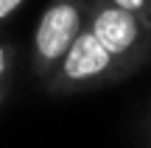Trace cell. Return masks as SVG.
Returning a JSON list of instances; mask_svg holds the SVG:
<instances>
[{
  "mask_svg": "<svg viewBox=\"0 0 151 148\" xmlns=\"http://www.w3.org/2000/svg\"><path fill=\"white\" fill-rule=\"evenodd\" d=\"M87 31L109 50L123 76H132L151 56V25L109 0H87Z\"/></svg>",
  "mask_w": 151,
  "mask_h": 148,
  "instance_id": "obj_1",
  "label": "cell"
},
{
  "mask_svg": "<svg viewBox=\"0 0 151 148\" xmlns=\"http://www.w3.org/2000/svg\"><path fill=\"white\" fill-rule=\"evenodd\" d=\"M123 78V70L109 56V50L84 28L45 78V89L50 95H78L118 84Z\"/></svg>",
  "mask_w": 151,
  "mask_h": 148,
  "instance_id": "obj_2",
  "label": "cell"
},
{
  "mask_svg": "<svg viewBox=\"0 0 151 148\" xmlns=\"http://www.w3.org/2000/svg\"><path fill=\"white\" fill-rule=\"evenodd\" d=\"M87 25V0H50L31 39V70L39 81L50 76L73 39Z\"/></svg>",
  "mask_w": 151,
  "mask_h": 148,
  "instance_id": "obj_3",
  "label": "cell"
},
{
  "mask_svg": "<svg viewBox=\"0 0 151 148\" xmlns=\"http://www.w3.org/2000/svg\"><path fill=\"white\" fill-rule=\"evenodd\" d=\"M14 45L9 39H0V106L3 101L9 98V89H11V78H14Z\"/></svg>",
  "mask_w": 151,
  "mask_h": 148,
  "instance_id": "obj_4",
  "label": "cell"
},
{
  "mask_svg": "<svg viewBox=\"0 0 151 148\" xmlns=\"http://www.w3.org/2000/svg\"><path fill=\"white\" fill-rule=\"evenodd\" d=\"M109 3L118 6V9L132 11V14H137V17H143L151 25V0H109Z\"/></svg>",
  "mask_w": 151,
  "mask_h": 148,
  "instance_id": "obj_5",
  "label": "cell"
},
{
  "mask_svg": "<svg viewBox=\"0 0 151 148\" xmlns=\"http://www.w3.org/2000/svg\"><path fill=\"white\" fill-rule=\"evenodd\" d=\"M22 6H25V0H0V22H6L9 17H14Z\"/></svg>",
  "mask_w": 151,
  "mask_h": 148,
  "instance_id": "obj_6",
  "label": "cell"
},
{
  "mask_svg": "<svg viewBox=\"0 0 151 148\" xmlns=\"http://www.w3.org/2000/svg\"><path fill=\"white\" fill-rule=\"evenodd\" d=\"M143 140H146V148H151V104H148L146 123H143Z\"/></svg>",
  "mask_w": 151,
  "mask_h": 148,
  "instance_id": "obj_7",
  "label": "cell"
}]
</instances>
